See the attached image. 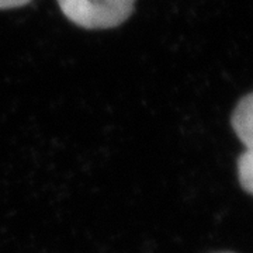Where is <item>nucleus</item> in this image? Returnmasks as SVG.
<instances>
[{
    "label": "nucleus",
    "mask_w": 253,
    "mask_h": 253,
    "mask_svg": "<svg viewBox=\"0 0 253 253\" xmlns=\"http://www.w3.org/2000/svg\"><path fill=\"white\" fill-rule=\"evenodd\" d=\"M62 14L75 26L106 30L123 24L131 16L135 0H56Z\"/></svg>",
    "instance_id": "nucleus-1"
},
{
    "label": "nucleus",
    "mask_w": 253,
    "mask_h": 253,
    "mask_svg": "<svg viewBox=\"0 0 253 253\" xmlns=\"http://www.w3.org/2000/svg\"><path fill=\"white\" fill-rule=\"evenodd\" d=\"M253 100L252 93H248L244 99L239 100L231 117V124L241 142L245 145V152L253 154Z\"/></svg>",
    "instance_id": "nucleus-2"
},
{
    "label": "nucleus",
    "mask_w": 253,
    "mask_h": 253,
    "mask_svg": "<svg viewBox=\"0 0 253 253\" xmlns=\"http://www.w3.org/2000/svg\"><path fill=\"white\" fill-rule=\"evenodd\" d=\"M31 0H0V10L7 9H17V7H23Z\"/></svg>",
    "instance_id": "nucleus-3"
},
{
    "label": "nucleus",
    "mask_w": 253,
    "mask_h": 253,
    "mask_svg": "<svg viewBox=\"0 0 253 253\" xmlns=\"http://www.w3.org/2000/svg\"><path fill=\"white\" fill-rule=\"evenodd\" d=\"M224 253H231V252H224Z\"/></svg>",
    "instance_id": "nucleus-4"
}]
</instances>
